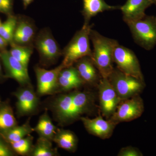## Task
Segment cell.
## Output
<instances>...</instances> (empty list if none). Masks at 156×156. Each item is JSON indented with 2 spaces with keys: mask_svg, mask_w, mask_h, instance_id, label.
Returning <instances> with one entry per match:
<instances>
[{
  "mask_svg": "<svg viewBox=\"0 0 156 156\" xmlns=\"http://www.w3.org/2000/svg\"><path fill=\"white\" fill-rule=\"evenodd\" d=\"M95 97L88 91L75 89L59 93L53 98L46 108L53 113L59 126H67L80 120L94 109Z\"/></svg>",
  "mask_w": 156,
  "mask_h": 156,
  "instance_id": "cell-1",
  "label": "cell"
},
{
  "mask_svg": "<svg viewBox=\"0 0 156 156\" xmlns=\"http://www.w3.org/2000/svg\"><path fill=\"white\" fill-rule=\"evenodd\" d=\"M89 38L93 45L92 58L102 78H108L113 71V53L119 42L115 39L104 36L91 29Z\"/></svg>",
  "mask_w": 156,
  "mask_h": 156,
  "instance_id": "cell-2",
  "label": "cell"
},
{
  "mask_svg": "<svg viewBox=\"0 0 156 156\" xmlns=\"http://www.w3.org/2000/svg\"><path fill=\"white\" fill-rule=\"evenodd\" d=\"M92 27L90 24H83L62 50L63 59L61 63L65 68L73 66L76 62L85 56L92 57L89 33Z\"/></svg>",
  "mask_w": 156,
  "mask_h": 156,
  "instance_id": "cell-3",
  "label": "cell"
},
{
  "mask_svg": "<svg viewBox=\"0 0 156 156\" xmlns=\"http://www.w3.org/2000/svg\"><path fill=\"white\" fill-rule=\"evenodd\" d=\"M132 37L137 45L150 50L156 45V17L147 16L127 23Z\"/></svg>",
  "mask_w": 156,
  "mask_h": 156,
  "instance_id": "cell-4",
  "label": "cell"
},
{
  "mask_svg": "<svg viewBox=\"0 0 156 156\" xmlns=\"http://www.w3.org/2000/svg\"><path fill=\"white\" fill-rule=\"evenodd\" d=\"M34 42L42 66H49L54 64L62 55V50L49 29L41 30Z\"/></svg>",
  "mask_w": 156,
  "mask_h": 156,
  "instance_id": "cell-5",
  "label": "cell"
},
{
  "mask_svg": "<svg viewBox=\"0 0 156 156\" xmlns=\"http://www.w3.org/2000/svg\"><path fill=\"white\" fill-rule=\"evenodd\" d=\"M108 79L121 100L139 95L145 86L144 81L115 69Z\"/></svg>",
  "mask_w": 156,
  "mask_h": 156,
  "instance_id": "cell-6",
  "label": "cell"
},
{
  "mask_svg": "<svg viewBox=\"0 0 156 156\" xmlns=\"http://www.w3.org/2000/svg\"><path fill=\"white\" fill-rule=\"evenodd\" d=\"M113 57L118 69L144 81L139 62L132 50L119 44L115 48Z\"/></svg>",
  "mask_w": 156,
  "mask_h": 156,
  "instance_id": "cell-7",
  "label": "cell"
},
{
  "mask_svg": "<svg viewBox=\"0 0 156 156\" xmlns=\"http://www.w3.org/2000/svg\"><path fill=\"white\" fill-rule=\"evenodd\" d=\"M64 68L62 63L51 70L45 69L39 66H35L37 83L36 92L39 96L53 95L59 93L58 75Z\"/></svg>",
  "mask_w": 156,
  "mask_h": 156,
  "instance_id": "cell-8",
  "label": "cell"
},
{
  "mask_svg": "<svg viewBox=\"0 0 156 156\" xmlns=\"http://www.w3.org/2000/svg\"><path fill=\"white\" fill-rule=\"evenodd\" d=\"M144 111L143 101L139 95L121 101L114 113L109 119L116 125L129 122L141 116Z\"/></svg>",
  "mask_w": 156,
  "mask_h": 156,
  "instance_id": "cell-9",
  "label": "cell"
},
{
  "mask_svg": "<svg viewBox=\"0 0 156 156\" xmlns=\"http://www.w3.org/2000/svg\"><path fill=\"white\" fill-rule=\"evenodd\" d=\"M13 94L17 98L16 110L17 117L30 116L36 112L40 100L32 84L20 87Z\"/></svg>",
  "mask_w": 156,
  "mask_h": 156,
  "instance_id": "cell-10",
  "label": "cell"
},
{
  "mask_svg": "<svg viewBox=\"0 0 156 156\" xmlns=\"http://www.w3.org/2000/svg\"><path fill=\"white\" fill-rule=\"evenodd\" d=\"M98 87L101 111L102 115L109 119L115 112L122 100L118 96L108 78H101Z\"/></svg>",
  "mask_w": 156,
  "mask_h": 156,
  "instance_id": "cell-11",
  "label": "cell"
},
{
  "mask_svg": "<svg viewBox=\"0 0 156 156\" xmlns=\"http://www.w3.org/2000/svg\"><path fill=\"white\" fill-rule=\"evenodd\" d=\"M0 59L5 70V77L16 81L20 87L31 85L28 69L11 56L6 50L0 51Z\"/></svg>",
  "mask_w": 156,
  "mask_h": 156,
  "instance_id": "cell-12",
  "label": "cell"
},
{
  "mask_svg": "<svg viewBox=\"0 0 156 156\" xmlns=\"http://www.w3.org/2000/svg\"><path fill=\"white\" fill-rule=\"evenodd\" d=\"M80 120L89 134L102 139L110 138L116 126L111 121L104 119L100 115L92 119L83 116Z\"/></svg>",
  "mask_w": 156,
  "mask_h": 156,
  "instance_id": "cell-13",
  "label": "cell"
},
{
  "mask_svg": "<svg viewBox=\"0 0 156 156\" xmlns=\"http://www.w3.org/2000/svg\"><path fill=\"white\" fill-rule=\"evenodd\" d=\"M35 34L34 24L30 19L24 17L17 18L13 39L14 43L22 46H32Z\"/></svg>",
  "mask_w": 156,
  "mask_h": 156,
  "instance_id": "cell-14",
  "label": "cell"
},
{
  "mask_svg": "<svg viewBox=\"0 0 156 156\" xmlns=\"http://www.w3.org/2000/svg\"><path fill=\"white\" fill-rule=\"evenodd\" d=\"M153 5L152 0H127L120 10L126 23L144 17L146 10Z\"/></svg>",
  "mask_w": 156,
  "mask_h": 156,
  "instance_id": "cell-15",
  "label": "cell"
},
{
  "mask_svg": "<svg viewBox=\"0 0 156 156\" xmlns=\"http://www.w3.org/2000/svg\"><path fill=\"white\" fill-rule=\"evenodd\" d=\"M85 83L73 66L64 68L59 73L58 77L59 93L79 89Z\"/></svg>",
  "mask_w": 156,
  "mask_h": 156,
  "instance_id": "cell-16",
  "label": "cell"
},
{
  "mask_svg": "<svg viewBox=\"0 0 156 156\" xmlns=\"http://www.w3.org/2000/svg\"><path fill=\"white\" fill-rule=\"evenodd\" d=\"M74 64L85 84L92 85L98 83L101 79L99 76H101L91 57L85 56L76 62Z\"/></svg>",
  "mask_w": 156,
  "mask_h": 156,
  "instance_id": "cell-17",
  "label": "cell"
},
{
  "mask_svg": "<svg viewBox=\"0 0 156 156\" xmlns=\"http://www.w3.org/2000/svg\"><path fill=\"white\" fill-rule=\"evenodd\" d=\"M83 9L81 12L84 17V24H89L92 17L106 11L119 10L120 6L110 5L105 0H83Z\"/></svg>",
  "mask_w": 156,
  "mask_h": 156,
  "instance_id": "cell-18",
  "label": "cell"
},
{
  "mask_svg": "<svg viewBox=\"0 0 156 156\" xmlns=\"http://www.w3.org/2000/svg\"><path fill=\"white\" fill-rule=\"evenodd\" d=\"M53 141L58 147L70 152H75L77 148L78 140L76 134L62 128H58Z\"/></svg>",
  "mask_w": 156,
  "mask_h": 156,
  "instance_id": "cell-19",
  "label": "cell"
},
{
  "mask_svg": "<svg viewBox=\"0 0 156 156\" xmlns=\"http://www.w3.org/2000/svg\"><path fill=\"white\" fill-rule=\"evenodd\" d=\"M58 128L54 125L48 113V109L45 108L44 113L39 118L34 131L36 132L39 137H44L53 141L54 135Z\"/></svg>",
  "mask_w": 156,
  "mask_h": 156,
  "instance_id": "cell-20",
  "label": "cell"
},
{
  "mask_svg": "<svg viewBox=\"0 0 156 156\" xmlns=\"http://www.w3.org/2000/svg\"><path fill=\"white\" fill-rule=\"evenodd\" d=\"M18 125L14 110L9 100L0 101V134Z\"/></svg>",
  "mask_w": 156,
  "mask_h": 156,
  "instance_id": "cell-21",
  "label": "cell"
},
{
  "mask_svg": "<svg viewBox=\"0 0 156 156\" xmlns=\"http://www.w3.org/2000/svg\"><path fill=\"white\" fill-rule=\"evenodd\" d=\"M30 121V118H29L21 126L17 125L1 134L9 143L18 141L34 132Z\"/></svg>",
  "mask_w": 156,
  "mask_h": 156,
  "instance_id": "cell-22",
  "label": "cell"
},
{
  "mask_svg": "<svg viewBox=\"0 0 156 156\" xmlns=\"http://www.w3.org/2000/svg\"><path fill=\"white\" fill-rule=\"evenodd\" d=\"M52 141L39 137L30 154V156H56L59 155L57 149L53 147Z\"/></svg>",
  "mask_w": 156,
  "mask_h": 156,
  "instance_id": "cell-23",
  "label": "cell"
},
{
  "mask_svg": "<svg viewBox=\"0 0 156 156\" xmlns=\"http://www.w3.org/2000/svg\"><path fill=\"white\" fill-rule=\"evenodd\" d=\"M11 45L10 54L28 69L29 62L33 51L32 46H22L13 43Z\"/></svg>",
  "mask_w": 156,
  "mask_h": 156,
  "instance_id": "cell-24",
  "label": "cell"
},
{
  "mask_svg": "<svg viewBox=\"0 0 156 156\" xmlns=\"http://www.w3.org/2000/svg\"><path fill=\"white\" fill-rule=\"evenodd\" d=\"M17 17L13 14L8 15V18L0 26V36L10 44L14 43V35L16 25Z\"/></svg>",
  "mask_w": 156,
  "mask_h": 156,
  "instance_id": "cell-25",
  "label": "cell"
},
{
  "mask_svg": "<svg viewBox=\"0 0 156 156\" xmlns=\"http://www.w3.org/2000/svg\"><path fill=\"white\" fill-rule=\"evenodd\" d=\"M33 136L30 134L18 141L9 144L16 154L29 156L33 147Z\"/></svg>",
  "mask_w": 156,
  "mask_h": 156,
  "instance_id": "cell-26",
  "label": "cell"
},
{
  "mask_svg": "<svg viewBox=\"0 0 156 156\" xmlns=\"http://www.w3.org/2000/svg\"><path fill=\"white\" fill-rule=\"evenodd\" d=\"M17 155L11 148V145L0 134V156Z\"/></svg>",
  "mask_w": 156,
  "mask_h": 156,
  "instance_id": "cell-27",
  "label": "cell"
},
{
  "mask_svg": "<svg viewBox=\"0 0 156 156\" xmlns=\"http://www.w3.org/2000/svg\"><path fill=\"white\" fill-rule=\"evenodd\" d=\"M14 0H0V12L9 15L12 14Z\"/></svg>",
  "mask_w": 156,
  "mask_h": 156,
  "instance_id": "cell-28",
  "label": "cell"
},
{
  "mask_svg": "<svg viewBox=\"0 0 156 156\" xmlns=\"http://www.w3.org/2000/svg\"><path fill=\"white\" fill-rule=\"evenodd\" d=\"M142 154L139 150L131 146L127 147L121 149L118 153L119 156H141Z\"/></svg>",
  "mask_w": 156,
  "mask_h": 156,
  "instance_id": "cell-29",
  "label": "cell"
},
{
  "mask_svg": "<svg viewBox=\"0 0 156 156\" xmlns=\"http://www.w3.org/2000/svg\"><path fill=\"white\" fill-rule=\"evenodd\" d=\"M8 44L9 43L0 36V51L6 50V47Z\"/></svg>",
  "mask_w": 156,
  "mask_h": 156,
  "instance_id": "cell-30",
  "label": "cell"
},
{
  "mask_svg": "<svg viewBox=\"0 0 156 156\" xmlns=\"http://www.w3.org/2000/svg\"><path fill=\"white\" fill-rule=\"evenodd\" d=\"M24 9H26L33 2L34 0H22Z\"/></svg>",
  "mask_w": 156,
  "mask_h": 156,
  "instance_id": "cell-31",
  "label": "cell"
},
{
  "mask_svg": "<svg viewBox=\"0 0 156 156\" xmlns=\"http://www.w3.org/2000/svg\"><path fill=\"white\" fill-rule=\"evenodd\" d=\"M0 61H1V59H0ZM5 79H6V78L5 77V74H3L2 69V64L0 61V82H3Z\"/></svg>",
  "mask_w": 156,
  "mask_h": 156,
  "instance_id": "cell-32",
  "label": "cell"
},
{
  "mask_svg": "<svg viewBox=\"0 0 156 156\" xmlns=\"http://www.w3.org/2000/svg\"><path fill=\"white\" fill-rule=\"evenodd\" d=\"M153 5H155L156 6V0H152Z\"/></svg>",
  "mask_w": 156,
  "mask_h": 156,
  "instance_id": "cell-33",
  "label": "cell"
},
{
  "mask_svg": "<svg viewBox=\"0 0 156 156\" xmlns=\"http://www.w3.org/2000/svg\"><path fill=\"white\" fill-rule=\"evenodd\" d=\"M1 24H2V23H1V20H0V26H1Z\"/></svg>",
  "mask_w": 156,
  "mask_h": 156,
  "instance_id": "cell-34",
  "label": "cell"
},
{
  "mask_svg": "<svg viewBox=\"0 0 156 156\" xmlns=\"http://www.w3.org/2000/svg\"><path fill=\"white\" fill-rule=\"evenodd\" d=\"M1 98H0V101H1Z\"/></svg>",
  "mask_w": 156,
  "mask_h": 156,
  "instance_id": "cell-35",
  "label": "cell"
},
{
  "mask_svg": "<svg viewBox=\"0 0 156 156\" xmlns=\"http://www.w3.org/2000/svg\"></svg>",
  "mask_w": 156,
  "mask_h": 156,
  "instance_id": "cell-36",
  "label": "cell"
}]
</instances>
